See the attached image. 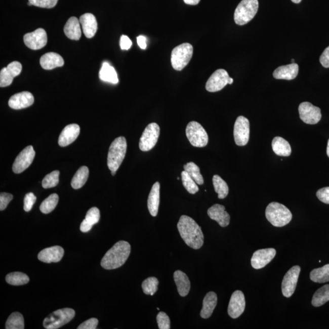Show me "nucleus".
I'll return each instance as SVG.
<instances>
[{"instance_id": "f257e3e1", "label": "nucleus", "mask_w": 329, "mask_h": 329, "mask_svg": "<svg viewBox=\"0 0 329 329\" xmlns=\"http://www.w3.org/2000/svg\"><path fill=\"white\" fill-rule=\"evenodd\" d=\"M178 229L185 243L194 250H198L204 243V235L198 224L193 218L182 215L178 223Z\"/></svg>"}, {"instance_id": "f03ea898", "label": "nucleus", "mask_w": 329, "mask_h": 329, "mask_svg": "<svg viewBox=\"0 0 329 329\" xmlns=\"http://www.w3.org/2000/svg\"><path fill=\"white\" fill-rule=\"evenodd\" d=\"M131 253V245L127 241H119L106 253L101 265L106 270H114L127 262Z\"/></svg>"}, {"instance_id": "7ed1b4c3", "label": "nucleus", "mask_w": 329, "mask_h": 329, "mask_svg": "<svg viewBox=\"0 0 329 329\" xmlns=\"http://www.w3.org/2000/svg\"><path fill=\"white\" fill-rule=\"evenodd\" d=\"M265 215L272 225L279 227L286 226L293 217L292 212L286 206L276 202H271L267 206Z\"/></svg>"}, {"instance_id": "20e7f679", "label": "nucleus", "mask_w": 329, "mask_h": 329, "mask_svg": "<svg viewBox=\"0 0 329 329\" xmlns=\"http://www.w3.org/2000/svg\"><path fill=\"white\" fill-rule=\"evenodd\" d=\"M127 149V142L124 137H119L113 140L107 156V166L110 172L117 171L124 160Z\"/></svg>"}, {"instance_id": "39448f33", "label": "nucleus", "mask_w": 329, "mask_h": 329, "mask_svg": "<svg viewBox=\"0 0 329 329\" xmlns=\"http://www.w3.org/2000/svg\"><path fill=\"white\" fill-rule=\"evenodd\" d=\"M258 9V0H242L235 11V23L240 26L246 25L254 19Z\"/></svg>"}, {"instance_id": "423d86ee", "label": "nucleus", "mask_w": 329, "mask_h": 329, "mask_svg": "<svg viewBox=\"0 0 329 329\" xmlns=\"http://www.w3.org/2000/svg\"><path fill=\"white\" fill-rule=\"evenodd\" d=\"M193 48L190 44L184 43L175 48L171 55V63L173 68L181 71L189 64L192 58Z\"/></svg>"}, {"instance_id": "0eeeda50", "label": "nucleus", "mask_w": 329, "mask_h": 329, "mask_svg": "<svg viewBox=\"0 0 329 329\" xmlns=\"http://www.w3.org/2000/svg\"><path fill=\"white\" fill-rule=\"evenodd\" d=\"M75 311L70 308L55 311L44 319V327L47 329H57L62 327L72 320Z\"/></svg>"}, {"instance_id": "6e6552de", "label": "nucleus", "mask_w": 329, "mask_h": 329, "mask_svg": "<svg viewBox=\"0 0 329 329\" xmlns=\"http://www.w3.org/2000/svg\"><path fill=\"white\" fill-rule=\"evenodd\" d=\"M185 133L191 145L194 147H205L208 144L209 137L207 132L199 122H190L187 126Z\"/></svg>"}, {"instance_id": "1a4fd4ad", "label": "nucleus", "mask_w": 329, "mask_h": 329, "mask_svg": "<svg viewBox=\"0 0 329 329\" xmlns=\"http://www.w3.org/2000/svg\"><path fill=\"white\" fill-rule=\"evenodd\" d=\"M160 135V127L155 122L146 127L140 139L139 148L142 151H148L154 147Z\"/></svg>"}, {"instance_id": "9d476101", "label": "nucleus", "mask_w": 329, "mask_h": 329, "mask_svg": "<svg viewBox=\"0 0 329 329\" xmlns=\"http://www.w3.org/2000/svg\"><path fill=\"white\" fill-rule=\"evenodd\" d=\"M250 121L243 116H240L236 119L234 136L236 145L243 146L247 145L250 140Z\"/></svg>"}, {"instance_id": "9b49d317", "label": "nucleus", "mask_w": 329, "mask_h": 329, "mask_svg": "<svg viewBox=\"0 0 329 329\" xmlns=\"http://www.w3.org/2000/svg\"><path fill=\"white\" fill-rule=\"evenodd\" d=\"M300 118L305 124L315 125L321 120V109L309 102L302 103L299 106Z\"/></svg>"}, {"instance_id": "f8f14e48", "label": "nucleus", "mask_w": 329, "mask_h": 329, "mask_svg": "<svg viewBox=\"0 0 329 329\" xmlns=\"http://www.w3.org/2000/svg\"><path fill=\"white\" fill-rule=\"evenodd\" d=\"M300 272V266H294L290 269L284 276L282 283V292L285 297L290 298L295 293Z\"/></svg>"}, {"instance_id": "ddd939ff", "label": "nucleus", "mask_w": 329, "mask_h": 329, "mask_svg": "<svg viewBox=\"0 0 329 329\" xmlns=\"http://www.w3.org/2000/svg\"><path fill=\"white\" fill-rule=\"evenodd\" d=\"M35 152L32 146H27L21 151L15 160L13 170L16 174L22 173L28 168L32 163L35 157Z\"/></svg>"}, {"instance_id": "4468645a", "label": "nucleus", "mask_w": 329, "mask_h": 329, "mask_svg": "<svg viewBox=\"0 0 329 329\" xmlns=\"http://www.w3.org/2000/svg\"><path fill=\"white\" fill-rule=\"evenodd\" d=\"M230 76L225 70L218 69L209 77L205 85V89L209 92L220 91L229 85Z\"/></svg>"}, {"instance_id": "2eb2a0df", "label": "nucleus", "mask_w": 329, "mask_h": 329, "mask_svg": "<svg viewBox=\"0 0 329 329\" xmlns=\"http://www.w3.org/2000/svg\"><path fill=\"white\" fill-rule=\"evenodd\" d=\"M24 43L29 49L37 50L43 49L47 44V32L43 28H38L24 35Z\"/></svg>"}, {"instance_id": "dca6fc26", "label": "nucleus", "mask_w": 329, "mask_h": 329, "mask_svg": "<svg viewBox=\"0 0 329 329\" xmlns=\"http://www.w3.org/2000/svg\"><path fill=\"white\" fill-rule=\"evenodd\" d=\"M276 254V251L274 248L257 250L253 254L251 265L256 270L264 268L273 260Z\"/></svg>"}, {"instance_id": "f3484780", "label": "nucleus", "mask_w": 329, "mask_h": 329, "mask_svg": "<svg viewBox=\"0 0 329 329\" xmlns=\"http://www.w3.org/2000/svg\"><path fill=\"white\" fill-rule=\"evenodd\" d=\"M246 306V302L243 293L237 290L233 293L230 298L228 314L232 318L236 319L241 315L244 312Z\"/></svg>"}, {"instance_id": "a211bd4d", "label": "nucleus", "mask_w": 329, "mask_h": 329, "mask_svg": "<svg viewBox=\"0 0 329 329\" xmlns=\"http://www.w3.org/2000/svg\"><path fill=\"white\" fill-rule=\"evenodd\" d=\"M22 70V65L19 62L10 63L7 67L3 68L0 72V87L5 88L10 86L15 77L19 76Z\"/></svg>"}, {"instance_id": "6ab92c4d", "label": "nucleus", "mask_w": 329, "mask_h": 329, "mask_svg": "<svg viewBox=\"0 0 329 329\" xmlns=\"http://www.w3.org/2000/svg\"><path fill=\"white\" fill-rule=\"evenodd\" d=\"M34 101V98L31 93L22 92L12 96L9 100L8 104L11 108L19 110L31 106Z\"/></svg>"}, {"instance_id": "aec40b11", "label": "nucleus", "mask_w": 329, "mask_h": 329, "mask_svg": "<svg viewBox=\"0 0 329 329\" xmlns=\"http://www.w3.org/2000/svg\"><path fill=\"white\" fill-rule=\"evenodd\" d=\"M80 127L78 125L71 124L67 125L60 134L58 143L61 147H65L75 141L79 135Z\"/></svg>"}, {"instance_id": "412c9836", "label": "nucleus", "mask_w": 329, "mask_h": 329, "mask_svg": "<svg viewBox=\"0 0 329 329\" xmlns=\"http://www.w3.org/2000/svg\"><path fill=\"white\" fill-rule=\"evenodd\" d=\"M64 250L59 246L46 248L38 254L40 261L47 263H57L61 261L64 256Z\"/></svg>"}, {"instance_id": "4be33fe9", "label": "nucleus", "mask_w": 329, "mask_h": 329, "mask_svg": "<svg viewBox=\"0 0 329 329\" xmlns=\"http://www.w3.org/2000/svg\"><path fill=\"white\" fill-rule=\"evenodd\" d=\"M209 217L212 220L216 221L220 226L225 227L230 223V215L225 211V207L220 204H215L209 208L208 211Z\"/></svg>"}, {"instance_id": "5701e85b", "label": "nucleus", "mask_w": 329, "mask_h": 329, "mask_svg": "<svg viewBox=\"0 0 329 329\" xmlns=\"http://www.w3.org/2000/svg\"><path fill=\"white\" fill-rule=\"evenodd\" d=\"M79 22L86 37L89 38L94 37L98 29V23L94 15L91 13L83 14L80 17Z\"/></svg>"}, {"instance_id": "b1692460", "label": "nucleus", "mask_w": 329, "mask_h": 329, "mask_svg": "<svg viewBox=\"0 0 329 329\" xmlns=\"http://www.w3.org/2000/svg\"><path fill=\"white\" fill-rule=\"evenodd\" d=\"M40 64L44 69L50 70L62 67L64 64V61L61 55L51 52L45 54L41 57Z\"/></svg>"}, {"instance_id": "393cba45", "label": "nucleus", "mask_w": 329, "mask_h": 329, "mask_svg": "<svg viewBox=\"0 0 329 329\" xmlns=\"http://www.w3.org/2000/svg\"><path fill=\"white\" fill-rule=\"evenodd\" d=\"M298 72L299 66L295 63L278 67L274 71L273 76L277 79L292 80L297 77Z\"/></svg>"}, {"instance_id": "a878e982", "label": "nucleus", "mask_w": 329, "mask_h": 329, "mask_svg": "<svg viewBox=\"0 0 329 329\" xmlns=\"http://www.w3.org/2000/svg\"><path fill=\"white\" fill-rule=\"evenodd\" d=\"M160 203V184L155 182L152 185L148 199V208L149 213L152 217H156L158 214Z\"/></svg>"}, {"instance_id": "bb28decb", "label": "nucleus", "mask_w": 329, "mask_h": 329, "mask_svg": "<svg viewBox=\"0 0 329 329\" xmlns=\"http://www.w3.org/2000/svg\"><path fill=\"white\" fill-rule=\"evenodd\" d=\"M79 20L75 17H71L68 20L64 26V33L68 38L79 40L81 37Z\"/></svg>"}, {"instance_id": "cd10ccee", "label": "nucleus", "mask_w": 329, "mask_h": 329, "mask_svg": "<svg viewBox=\"0 0 329 329\" xmlns=\"http://www.w3.org/2000/svg\"><path fill=\"white\" fill-rule=\"evenodd\" d=\"M217 295L215 292H209L205 295L203 300L202 309L200 313L201 318L204 319L210 318L217 306Z\"/></svg>"}, {"instance_id": "c85d7f7f", "label": "nucleus", "mask_w": 329, "mask_h": 329, "mask_svg": "<svg viewBox=\"0 0 329 329\" xmlns=\"http://www.w3.org/2000/svg\"><path fill=\"white\" fill-rule=\"evenodd\" d=\"M174 280L179 294L182 297L186 296L190 290V282L187 274L180 270L176 271L174 273Z\"/></svg>"}, {"instance_id": "c756f323", "label": "nucleus", "mask_w": 329, "mask_h": 329, "mask_svg": "<svg viewBox=\"0 0 329 329\" xmlns=\"http://www.w3.org/2000/svg\"><path fill=\"white\" fill-rule=\"evenodd\" d=\"M272 148L274 153L279 156L289 157L292 153L290 143L282 137H274L272 141Z\"/></svg>"}, {"instance_id": "7c9ffc66", "label": "nucleus", "mask_w": 329, "mask_h": 329, "mask_svg": "<svg viewBox=\"0 0 329 329\" xmlns=\"http://www.w3.org/2000/svg\"><path fill=\"white\" fill-rule=\"evenodd\" d=\"M99 76L103 81L111 83L113 85H116L119 81L115 68L106 62L103 63Z\"/></svg>"}, {"instance_id": "2f4dec72", "label": "nucleus", "mask_w": 329, "mask_h": 329, "mask_svg": "<svg viewBox=\"0 0 329 329\" xmlns=\"http://www.w3.org/2000/svg\"><path fill=\"white\" fill-rule=\"evenodd\" d=\"M89 175L88 167L86 166L80 167L73 176L72 181L71 182V187L76 190L83 187L88 181Z\"/></svg>"}, {"instance_id": "473e14b6", "label": "nucleus", "mask_w": 329, "mask_h": 329, "mask_svg": "<svg viewBox=\"0 0 329 329\" xmlns=\"http://www.w3.org/2000/svg\"><path fill=\"white\" fill-rule=\"evenodd\" d=\"M311 280L316 283L329 282V264L321 268L314 269L310 274Z\"/></svg>"}, {"instance_id": "72a5a7b5", "label": "nucleus", "mask_w": 329, "mask_h": 329, "mask_svg": "<svg viewBox=\"0 0 329 329\" xmlns=\"http://www.w3.org/2000/svg\"><path fill=\"white\" fill-rule=\"evenodd\" d=\"M329 301V284L319 289L313 296L312 304L314 307H318Z\"/></svg>"}, {"instance_id": "f704fd0d", "label": "nucleus", "mask_w": 329, "mask_h": 329, "mask_svg": "<svg viewBox=\"0 0 329 329\" xmlns=\"http://www.w3.org/2000/svg\"><path fill=\"white\" fill-rule=\"evenodd\" d=\"M212 181L215 192L218 193V198H225L229 193V187L226 182L218 175H214Z\"/></svg>"}, {"instance_id": "c9c22d12", "label": "nucleus", "mask_w": 329, "mask_h": 329, "mask_svg": "<svg viewBox=\"0 0 329 329\" xmlns=\"http://www.w3.org/2000/svg\"><path fill=\"white\" fill-rule=\"evenodd\" d=\"M7 282L12 285H23L28 283L29 281V278L25 273H20V272H14L8 274L6 277Z\"/></svg>"}, {"instance_id": "e433bc0d", "label": "nucleus", "mask_w": 329, "mask_h": 329, "mask_svg": "<svg viewBox=\"0 0 329 329\" xmlns=\"http://www.w3.org/2000/svg\"><path fill=\"white\" fill-rule=\"evenodd\" d=\"M7 329H23L25 328L24 318L22 314L19 312H14L9 317L6 323Z\"/></svg>"}, {"instance_id": "4c0bfd02", "label": "nucleus", "mask_w": 329, "mask_h": 329, "mask_svg": "<svg viewBox=\"0 0 329 329\" xmlns=\"http://www.w3.org/2000/svg\"><path fill=\"white\" fill-rule=\"evenodd\" d=\"M185 172L188 173L191 178L196 182L197 184L202 185L204 184V179L200 173V169L198 166L193 162H189L185 164L184 166Z\"/></svg>"}, {"instance_id": "58836bf2", "label": "nucleus", "mask_w": 329, "mask_h": 329, "mask_svg": "<svg viewBox=\"0 0 329 329\" xmlns=\"http://www.w3.org/2000/svg\"><path fill=\"white\" fill-rule=\"evenodd\" d=\"M59 196L56 193L51 194L42 202L40 210L44 214H50L58 205Z\"/></svg>"}, {"instance_id": "ea45409f", "label": "nucleus", "mask_w": 329, "mask_h": 329, "mask_svg": "<svg viewBox=\"0 0 329 329\" xmlns=\"http://www.w3.org/2000/svg\"><path fill=\"white\" fill-rule=\"evenodd\" d=\"M181 178L184 187L188 193L195 194L199 191V188L196 182L191 178V176L185 170L181 173Z\"/></svg>"}, {"instance_id": "a19ab883", "label": "nucleus", "mask_w": 329, "mask_h": 329, "mask_svg": "<svg viewBox=\"0 0 329 329\" xmlns=\"http://www.w3.org/2000/svg\"><path fill=\"white\" fill-rule=\"evenodd\" d=\"M158 280L156 277H151L143 281L142 283V289L145 294L153 296L157 291Z\"/></svg>"}, {"instance_id": "79ce46f5", "label": "nucleus", "mask_w": 329, "mask_h": 329, "mask_svg": "<svg viewBox=\"0 0 329 329\" xmlns=\"http://www.w3.org/2000/svg\"><path fill=\"white\" fill-rule=\"evenodd\" d=\"M59 171H54L47 175L43 179V187L46 189L56 187L59 183Z\"/></svg>"}, {"instance_id": "37998d69", "label": "nucleus", "mask_w": 329, "mask_h": 329, "mask_svg": "<svg viewBox=\"0 0 329 329\" xmlns=\"http://www.w3.org/2000/svg\"><path fill=\"white\" fill-rule=\"evenodd\" d=\"M100 219V212L97 208H92L89 209L86 214L85 220L91 226L99 222Z\"/></svg>"}, {"instance_id": "c03bdc74", "label": "nucleus", "mask_w": 329, "mask_h": 329, "mask_svg": "<svg viewBox=\"0 0 329 329\" xmlns=\"http://www.w3.org/2000/svg\"><path fill=\"white\" fill-rule=\"evenodd\" d=\"M58 0H29L33 6L42 8L51 9L55 7Z\"/></svg>"}, {"instance_id": "a18cd8bd", "label": "nucleus", "mask_w": 329, "mask_h": 329, "mask_svg": "<svg viewBox=\"0 0 329 329\" xmlns=\"http://www.w3.org/2000/svg\"><path fill=\"white\" fill-rule=\"evenodd\" d=\"M156 319L158 328L160 329L170 328V320L169 316L166 313H158Z\"/></svg>"}, {"instance_id": "49530a36", "label": "nucleus", "mask_w": 329, "mask_h": 329, "mask_svg": "<svg viewBox=\"0 0 329 329\" xmlns=\"http://www.w3.org/2000/svg\"><path fill=\"white\" fill-rule=\"evenodd\" d=\"M37 197L32 193H27L24 198V210L26 212H29L31 210L33 205L36 201Z\"/></svg>"}, {"instance_id": "de8ad7c7", "label": "nucleus", "mask_w": 329, "mask_h": 329, "mask_svg": "<svg viewBox=\"0 0 329 329\" xmlns=\"http://www.w3.org/2000/svg\"><path fill=\"white\" fill-rule=\"evenodd\" d=\"M13 199V194L8 193L0 194V211H4L12 200Z\"/></svg>"}, {"instance_id": "09e8293b", "label": "nucleus", "mask_w": 329, "mask_h": 329, "mask_svg": "<svg viewBox=\"0 0 329 329\" xmlns=\"http://www.w3.org/2000/svg\"><path fill=\"white\" fill-rule=\"evenodd\" d=\"M316 196L321 202L329 204V187L319 189L317 191Z\"/></svg>"}, {"instance_id": "8fccbe9b", "label": "nucleus", "mask_w": 329, "mask_h": 329, "mask_svg": "<svg viewBox=\"0 0 329 329\" xmlns=\"http://www.w3.org/2000/svg\"><path fill=\"white\" fill-rule=\"evenodd\" d=\"M98 324V320L97 318H93L87 320L79 325L77 329H96Z\"/></svg>"}, {"instance_id": "3c124183", "label": "nucleus", "mask_w": 329, "mask_h": 329, "mask_svg": "<svg viewBox=\"0 0 329 329\" xmlns=\"http://www.w3.org/2000/svg\"><path fill=\"white\" fill-rule=\"evenodd\" d=\"M320 63L324 68H329V46L326 48L319 59Z\"/></svg>"}, {"instance_id": "603ef678", "label": "nucleus", "mask_w": 329, "mask_h": 329, "mask_svg": "<svg viewBox=\"0 0 329 329\" xmlns=\"http://www.w3.org/2000/svg\"><path fill=\"white\" fill-rule=\"evenodd\" d=\"M120 48L122 50H128L131 49L132 45V41L130 38H129L127 35H122L120 38Z\"/></svg>"}, {"instance_id": "864d4df0", "label": "nucleus", "mask_w": 329, "mask_h": 329, "mask_svg": "<svg viewBox=\"0 0 329 329\" xmlns=\"http://www.w3.org/2000/svg\"><path fill=\"white\" fill-rule=\"evenodd\" d=\"M137 41L140 49L142 50H145L146 49L147 45H146V38L145 36L140 35V36L137 37Z\"/></svg>"}, {"instance_id": "5fc2aeb1", "label": "nucleus", "mask_w": 329, "mask_h": 329, "mask_svg": "<svg viewBox=\"0 0 329 329\" xmlns=\"http://www.w3.org/2000/svg\"><path fill=\"white\" fill-rule=\"evenodd\" d=\"M184 2L188 5H196L199 4L200 0H184Z\"/></svg>"}, {"instance_id": "6e6d98bb", "label": "nucleus", "mask_w": 329, "mask_h": 329, "mask_svg": "<svg viewBox=\"0 0 329 329\" xmlns=\"http://www.w3.org/2000/svg\"><path fill=\"white\" fill-rule=\"evenodd\" d=\"M291 1L294 3V4H298L301 2L302 0H291Z\"/></svg>"}, {"instance_id": "4d7b16f0", "label": "nucleus", "mask_w": 329, "mask_h": 329, "mask_svg": "<svg viewBox=\"0 0 329 329\" xmlns=\"http://www.w3.org/2000/svg\"><path fill=\"white\" fill-rule=\"evenodd\" d=\"M233 82H234V79H233L232 77H230V78L229 79V85H232Z\"/></svg>"}, {"instance_id": "13d9d810", "label": "nucleus", "mask_w": 329, "mask_h": 329, "mask_svg": "<svg viewBox=\"0 0 329 329\" xmlns=\"http://www.w3.org/2000/svg\"><path fill=\"white\" fill-rule=\"evenodd\" d=\"M327 154L329 157V139L328 140L327 147Z\"/></svg>"}, {"instance_id": "bf43d9fd", "label": "nucleus", "mask_w": 329, "mask_h": 329, "mask_svg": "<svg viewBox=\"0 0 329 329\" xmlns=\"http://www.w3.org/2000/svg\"><path fill=\"white\" fill-rule=\"evenodd\" d=\"M111 174L112 176H115L116 174V172H111Z\"/></svg>"}, {"instance_id": "052dcab7", "label": "nucleus", "mask_w": 329, "mask_h": 329, "mask_svg": "<svg viewBox=\"0 0 329 329\" xmlns=\"http://www.w3.org/2000/svg\"><path fill=\"white\" fill-rule=\"evenodd\" d=\"M295 59H293L292 60V64H295Z\"/></svg>"}, {"instance_id": "680f3d73", "label": "nucleus", "mask_w": 329, "mask_h": 329, "mask_svg": "<svg viewBox=\"0 0 329 329\" xmlns=\"http://www.w3.org/2000/svg\"><path fill=\"white\" fill-rule=\"evenodd\" d=\"M177 179H178V180H179V179H180V178H179V177H178Z\"/></svg>"}]
</instances>
